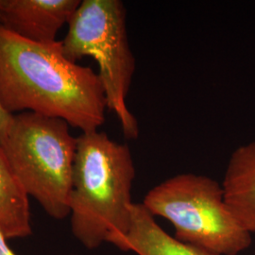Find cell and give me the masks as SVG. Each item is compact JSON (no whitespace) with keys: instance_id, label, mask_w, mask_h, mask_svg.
I'll use <instances>...</instances> for the list:
<instances>
[{"instance_id":"10","label":"cell","mask_w":255,"mask_h":255,"mask_svg":"<svg viewBox=\"0 0 255 255\" xmlns=\"http://www.w3.org/2000/svg\"><path fill=\"white\" fill-rule=\"evenodd\" d=\"M11 119L12 116L3 109V107L0 104V143L3 141L9 130Z\"/></svg>"},{"instance_id":"9","label":"cell","mask_w":255,"mask_h":255,"mask_svg":"<svg viewBox=\"0 0 255 255\" xmlns=\"http://www.w3.org/2000/svg\"><path fill=\"white\" fill-rule=\"evenodd\" d=\"M0 232L8 239L32 234L29 197L13 173L0 143Z\"/></svg>"},{"instance_id":"4","label":"cell","mask_w":255,"mask_h":255,"mask_svg":"<svg viewBox=\"0 0 255 255\" xmlns=\"http://www.w3.org/2000/svg\"><path fill=\"white\" fill-rule=\"evenodd\" d=\"M126 18L127 10L120 0H82L67 24L62 45L71 62L84 57L97 62L107 108L119 119L124 136L135 140L140 129L127 98L136 61L128 42Z\"/></svg>"},{"instance_id":"11","label":"cell","mask_w":255,"mask_h":255,"mask_svg":"<svg viewBox=\"0 0 255 255\" xmlns=\"http://www.w3.org/2000/svg\"><path fill=\"white\" fill-rule=\"evenodd\" d=\"M8 238L0 232V255H17L9 246Z\"/></svg>"},{"instance_id":"6","label":"cell","mask_w":255,"mask_h":255,"mask_svg":"<svg viewBox=\"0 0 255 255\" xmlns=\"http://www.w3.org/2000/svg\"><path fill=\"white\" fill-rule=\"evenodd\" d=\"M81 0H0V25L39 44L56 41Z\"/></svg>"},{"instance_id":"2","label":"cell","mask_w":255,"mask_h":255,"mask_svg":"<svg viewBox=\"0 0 255 255\" xmlns=\"http://www.w3.org/2000/svg\"><path fill=\"white\" fill-rule=\"evenodd\" d=\"M135 166L126 144L104 131L78 137L70 195V223L75 238L87 250L115 244L127 233L133 205Z\"/></svg>"},{"instance_id":"5","label":"cell","mask_w":255,"mask_h":255,"mask_svg":"<svg viewBox=\"0 0 255 255\" xmlns=\"http://www.w3.org/2000/svg\"><path fill=\"white\" fill-rule=\"evenodd\" d=\"M143 205L168 220L175 238L217 255H237L252 245V235L225 201L222 184L204 175L182 173L155 185Z\"/></svg>"},{"instance_id":"8","label":"cell","mask_w":255,"mask_h":255,"mask_svg":"<svg viewBox=\"0 0 255 255\" xmlns=\"http://www.w3.org/2000/svg\"><path fill=\"white\" fill-rule=\"evenodd\" d=\"M137 255H217L168 235L143 203H133L127 233L114 244Z\"/></svg>"},{"instance_id":"7","label":"cell","mask_w":255,"mask_h":255,"mask_svg":"<svg viewBox=\"0 0 255 255\" xmlns=\"http://www.w3.org/2000/svg\"><path fill=\"white\" fill-rule=\"evenodd\" d=\"M221 184L234 217L247 232L255 234V140L233 151Z\"/></svg>"},{"instance_id":"1","label":"cell","mask_w":255,"mask_h":255,"mask_svg":"<svg viewBox=\"0 0 255 255\" xmlns=\"http://www.w3.org/2000/svg\"><path fill=\"white\" fill-rule=\"evenodd\" d=\"M0 104L64 120L82 133L99 130L107 102L98 73L71 62L62 41L39 44L0 25Z\"/></svg>"},{"instance_id":"3","label":"cell","mask_w":255,"mask_h":255,"mask_svg":"<svg viewBox=\"0 0 255 255\" xmlns=\"http://www.w3.org/2000/svg\"><path fill=\"white\" fill-rule=\"evenodd\" d=\"M61 119L32 112L12 115L1 145L28 197L52 219L70 215L74 161L78 137Z\"/></svg>"}]
</instances>
